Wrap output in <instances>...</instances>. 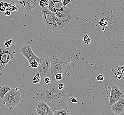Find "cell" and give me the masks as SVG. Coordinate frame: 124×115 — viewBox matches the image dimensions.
Instances as JSON below:
<instances>
[{
  "instance_id": "26",
  "label": "cell",
  "mask_w": 124,
  "mask_h": 115,
  "mask_svg": "<svg viewBox=\"0 0 124 115\" xmlns=\"http://www.w3.org/2000/svg\"><path fill=\"white\" fill-rule=\"evenodd\" d=\"M23 0H10V1L12 2V4L16 5L18 3L21 2L22 1H23Z\"/></svg>"
},
{
  "instance_id": "7",
  "label": "cell",
  "mask_w": 124,
  "mask_h": 115,
  "mask_svg": "<svg viewBox=\"0 0 124 115\" xmlns=\"http://www.w3.org/2000/svg\"><path fill=\"white\" fill-rule=\"evenodd\" d=\"M38 68L41 77L44 79L46 77L51 78V63L50 57L44 56L40 59Z\"/></svg>"
},
{
  "instance_id": "18",
  "label": "cell",
  "mask_w": 124,
  "mask_h": 115,
  "mask_svg": "<svg viewBox=\"0 0 124 115\" xmlns=\"http://www.w3.org/2000/svg\"><path fill=\"white\" fill-rule=\"evenodd\" d=\"M39 5L41 7H46L49 5V0H41Z\"/></svg>"
},
{
  "instance_id": "3",
  "label": "cell",
  "mask_w": 124,
  "mask_h": 115,
  "mask_svg": "<svg viewBox=\"0 0 124 115\" xmlns=\"http://www.w3.org/2000/svg\"><path fill=\"white\" fill-rule=\"evenodd\" d=\"M50 60L51 82H55V75L58 73H61L67 76V72L69 67L65 58L60 56H53L50 57Z\"/></svg>"
},
{
  "instance_id": "24",
  "label": "cell",
  "mask_w": 124,
  "mask_h": 115,
  "mask_svg": "<svg viewBox=\"0 0 124 115\" xmlns=\"http://www.w3.org/2000/svg\"><path fill=\"white\" fill-rule=\"evenodd\" d=\"M64 87L65 85L64 84L62 83H61V82L59 83L58 85V88L60 90H62V89H64Z\"/></svg>"
},
{
  "instance_id": "6",
  "label": "cell",
  "mask_w": 124,
  "mask_h": 115,
  "mask_svg": "<svg viewBox=\"0 0 124 115\" xmlns=\"http://www.w3.org/2000/svg\"><path fill=\"white\" fill-rule=\"evenodd\" d=\"M16 47L11 46L9 48L5 47L0 50V71L5 68L8 62L14 58Z\"/></svg>"
},
{
  "instance_id": "9",
  "label": "cell",
  "mask_w": 124,
  "mask_h": 115,
  "mask_svg": "<svg viewBox=\"0 0 124 115\" xmlns=\"http://www.w3.org/2000/svg\"><path fill=\"white\" fill-rule=\"evenodd\" d=\"M124 92L119 86L115 85H113L110 95V105H112L114 103L123 98Z\"/></svg>"
},
{
  "instance_id": "11",
  "label": "cell",
  "mask_w": 124,
  "mask_h": 115,
  "mask_svg": "<svg viewBox=\"0 0 124 115\" xmlns=\"http://www.w3.org/2000/svg\"><path fill=\"white\" fill-rule=\"evenodd\" d=\"M124 101L123 98L120 99L111 105L112 112L116 114H121L124 110Z\"/></svg>"
},
{
  "instance_id": "22",
  "label": "cell",
  "mask_w": 124,
  "mask_h": 115,
  "mask_svg": "<svg viewBox=\"0 0 124 115\" xmlns=\"http://www.w3.org/2000/svg\"><path fill=\"white\" fill-rule=\"evenodd\" d=\"M44 81L46 84H49L51 82V79L49 77H46L44 78Z\"/></svg>"
},
{
  "instance_id": "14",
  "label": "cell",
  "mask_w": 124,
  "mask_h": 115,
  "mask_svg": "<svg viewBox=\"0 0 124 115\" xmlns=\"http://www.w3.org/2000/svg\"><path fill=\"white\" fill-rule=\"evenodd\" d=\"M12 39L10 37H7L5 39L4 45L6 48H9L12 45Z\"/></svg>"
},
{
  "instance_id": "1",
  "label": "cell",
  "mask_w": 124,
  "mask_h": 115,
  "mask_svg": "<svg viewBox=\"0 0 124 115\" xmlns=\"http://www.w3.org/2000/svg\"><path fill=\"white\" fill-rule=\"evenodd\" d=\"M57 82L47 84L40 89L36 94V97L39 101L45 102H53L67 95L64 89L60 90Z\"/></svg>"
},
{
  "instance_id": "4",
  "label": "cell",
  "mask_w": 124,
  "mask_h": 115,
  "mask_svg": "<svg viewBox=\"0 0 124 115\" xmlns=\"http://www.w3.org/2000/svg\"><path fill=\"white\" fill-rule=\"evenodd\" d=\"M46 7L60 19L70 21V10L62 5V1L53 2L49 0V5Z\"/></svg>"
},
{
  "instance_id": "29",
  "label": "cell",
  "mask_w": 124,
  "mask_h": 115,
  "mask_svg": "<svg viewBox=\"0 0 124 115\" xmlns=\"http://www.w3.org/2000/svg\"><path fill=\"white\" fill-rule=\"evenodd\" d=\"M6 10V9L4 6L0 7V12H4Z\"/></svg>"
},
{
  "instance_id": "21",
  "label": "cell",
  "mask_w": 124,
  "mask_h": 115,
  "mask_svg": "<svg viewBox=\"0 0 124 115\" xmlns=\"http://www.w3.org/2000/svg\"><path fill=\"white\" fill-rule=\"evenodd\" d=\"M96 78L99 82H102L104 79V77L102 74H99L97 76Z\"/></svg>"
},
{
  "instance_id": "23",
  "label": "cell",
  "mask_w": 124,
  "mask_h": 115,
  "mask_svg": "<svg viewBox=\"0 0 124 115\" xmlns=\"http://www.w3.org/2000/svg\"><path fill=\"white\" fill-rule=\"evenodd\" d=\"M71 0H63L62 1V4L64 6H66L67 5L69 4Z\"/></svg>"
},
{
  "instance_id": "35",
  "label": "cell",
  "mask_w": 124,
  "mask_h": 115,
  "mask_svg": "<svg viewBox=\"0 0 124 115\" xmlns=\"http://www.w3.org/2000/svg\"><path fill=\"white\" fill-rule=\"evenodd\" d=\"M36 115H40V114H38V113H36Z\"/></svg>"
},
{
  "instance_id": "2",
  "label": "cell",
  "mask_w": 124,
  "mask_h": 115,
  "mask_svg": "<svg viewBox=\"0 0 124 115\" xmlns=\"http://www.w3.org/2000/svg\"><path fill=\"white\" fill-rule=\"evenodd\" d=\"M43 21L46 28L52 31H57L62 29L69 21L60 19L47 7H41Z\"/></svg>"
},
{
  "instance_id": "12",
  "label": "cell",
  "mask_w": 124,
  "mask_h": 115,
  "mask_svg": "<svg viewBox=\"0 0 124 115\" xmlns=\"http://www.w3.org/2000/svg\"><path fill=\"white\" fill-rule=\"evenodd\" d=\"M11 88L7 85H3L0 87V98L3 100L5 94L9 91Z\"/></svg>"
},
{
  "instance_id": "19",
  "label": "cell",
  "mask_w": 124,
  "mask_h": 115,
  "mask_svg": "<svg viewBox=\"0 0 124 115\" xmlns=\"http://www.w3.org/2000/svg\"><path fill=\"white\" fill-rule=\"evenodd\" d=\"M39 66V62H37L36 61H33L32 62L29 64V67H31L33 68L36 69Z\"/></svg>"
},
{
  "instance_id": "10",
  "label": "cell",
  "mask_w": 124,
  "mask_h": 115,
  "mask_svg": "<svg viewBox=\"0 0 124 115\" xmlns=\"http://www.w3.org/2000/svg\"><path fill=\"white\" fill-rule=\"evenodd\" d=\"M37 113L41 115H52L53 112L47 103L40 101L35 106Z\"/></svg>"
},
{
  "instance_id": "8",
  "label": "cell",
  "mask_w": 124,
  "mask_h": 115,
  "mask_svg": "<svg viewBox=\"0 0 124 115\" xmlns=\"http://www.w3.org/2000/svg\"><path fill=\"white\" fill-rule=\"evenodd\" d=\"M20 52L28 61L29 64L33 61L39 62L40 58L33 53L31 46L29 44L23 46L20 48Z\"/></svg>"
},
{
  "instance_id": "28",
  "label": "cell",
  "mask_w": 124,
  "mask_h": 115,
  "mask_svg": "<svg viewBox=\"0 0 124 115\" xmlns=\"http://www.w3.org/2000/svg\"><path fill=\"white\" fill-rule=\"evenodd\" d=\"M11 15V12H10L9 11H5V16H9Z\"/></svg>"
},
{
  "instance_id": "27",
  "label": "cell",
  "mask_w": 124,
  "mask_h": 115,
  "mask_svg": "<svg viewBox=\"0 0 124 115\" xmlns=\"http://www.w3.org/2000/svg\"><path fill=\"white\" fill-rule=\"evenodd\" d=\"M36 113H36L35 110H31L29 113V115H36Z\"/></svg>"
},
{
  "instance_id": "5",
  "label": "cell",
  "mask_w": 124,
  "mask_h": 115,
  "mask_svg": "<svg viewBox=\"0 0 124 115\" xmlns=\"http://www.w3.org/2000/svg\"><path fill=\"white\" fill-rule=\"evenodd\" d=\"M2 104L10 110L18 105L21 102L22 97L19 88L11 89L5 94L3 99Z\"/></svg>"
},
{
  "instance_id": "30",
  "label": "cell",
  "mask_w": 124,
  "mask_h": 115,
  "mask_svg": "<svg viewBox=\"0 0 124 115\" xmlns=\"http://www.w3.org/2000/svg\"><path fill=\"white\" fill-rule=\"evenodd\" d=\"M5 46L3 43H0V50L1 49H2L3 48H5Z\"/></svg>"
},
{
  "instance_id": "25",
  "label": "cell",
  "mask_w": 124,
  "mask_h": 115,
  "mask_svg": "<svg viewBox=\"0 0 124 115\" xmlns=\"http://www.w3.org/2000/svg\"><path fill=\"white\" fill-rule=\"evenodd\" d=\"M70 100L71 101L72 103H77L78 102V100L74 96H72L70 98Z\"/></svg>"
},
{
  "instance_id": "32",
  "label": "cell",
  "mask_w": 124,
  "mask_h": 115,
  "mask_svg": "<svg viewBox=\"0 0 124 115\" xmlns=\"http://www.w3.org/2000/svg\"><path fill=\"white\" fill-rule=\"evenodd\" d=\"M4 6L5 8V9H6L7 8H8V3H4Z\"/></svg>"
},
{
  "instance_id": "31",
  "label": "cell",
  "mask_w": 124,
  "mask_h": 115,
  "mask_svg": "<svg viewBox=\"0 0 124 115\" xmlns=\"http://www.w3.org/2000/svg\"><path fill=\"white\" fill-rule=\"evenodd\" d=\"M65 115H73V114L70 111L67 110V113H66Z\"/></svg>"
},
{
  "instance_id": "17",
  "label": "cell",
  "mask_w": 124,
  "mask_h": 115,
  "mask_svg": "<svg viewBox=\"0 0 124 115\" xmlns=\"http://www.w3.org/2000/svg\"><path fill=\"white\" fill-rule=\"evenodd\" d=\"M66 109H61V110H55L53 112L52 115H65L67 113Z\"/></svg>"
},
{
  "instance_id": "36",
  "label": "cell",
  "mask_w": 124,
  "mask_h": 115,
  "mask_svg": "<svg viewBox=\"0 0 124 115\" xmlns=\"http://www.w3.org/2000/svg\"></svg>"
},
{
  "instance_id": "13",
  "label": "cell",
  "mask_w": 124,
  "mask_h": 115,
  "mask_svg": "<svg viewBox=\"0 0 124 115\" xmlns=\"http://www.w3.org/2000/svg\"><path fill=\"white\" fill-rule=\"evenodd\" d=\"M41 0H29L30 10L32 11L34 8L39 5V2Z\"/></svg>"
},
{
  "instance_id": "33",
  "label": "cell",
  "mask_w": 124,
  "mask_h": 115,
  "mask_svg": "<svg viewBox=\"0 0 124 115\" xmlns=\"http://www.w3.org/2000/svg\"><path fill=\"white\" fill-rule=\"evenodd\" d=\"M50 1L55 2V1H62L63 0H49Z\"/></svg>"
},
{
  "instance_id": "16",
  "label": "cell",
  "mask_w": 124,
  "mask_h": 115,
  "mask_svg": "<svg viewBox=\"0 0 124 115\" xmlns=\"http://www.w3.org/2000/svg\"><path fill=\"white\" fill-rule=\"evenodd\" d=\"M41 77L40 74L39 73H38L33 77L32 82L33 84H38L41 82Z\"/></svg>"
},
{
  "instance_id": "15",
  "label": "cell",
  "mask_w": 124,
  "mask_h": 115,
  "mask_svg": "<svg viewBox=\"0 0 124 115\" xmlns=\"http://www.w3.org/2000/svg\"><path fill=\"white\" fill-rule=\"evenodd\" d=\"M9 11L10 12H17L18 11L17 8L16 7V5L12 4V3H11L9 4H8V8L6 9L5 11Z\"/></svg>"
},
{
  "instance_id": "20",
  "label": "cell",
  "mask_w": 124,
  "mask_h": 115,
  "mask_svg": "<svg viewBox=\"0 0 124 115\" xmlns=\"http://www.w3.org/2000/svg\"><path fill=\"white\" fill-rule=\"evenodd\" d=\"M83 41L86 44H89L91 43V39L88 34H86L84 36Z\"/></svg>"
},
{
  "instance_id": "34",
  "label": "cell",
  "mask_w": 124,
  "mask_h": 115,
  "mask_svg": "<svg viewBox=\"0 0 124 115\" xmlns=\"http://www.w3.org/2000/svg\"><path fill=\"white\" fill-rule=\"evenodd\" d=\"M4 3L2 2V1H1V2H0V7L4 6Z\"/></svg>"
}]
</instances>
